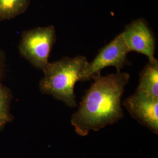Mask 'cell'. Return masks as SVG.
<instances>
[{
    "instance_id": "30bf717a",
    "label": "cell",
    "mask_w": 158,
    "mask_h": 158,
    "mask_svg": "<svg viewBox=\"0 0 158 158\" xmlns=\"http://www.w3.org/2000/svg\"><path fill=\"white\" fill-rule=\"evenodd\" d=\"M6 53L1 49H0V83L1 80L2 78L5 71L6 65Z\"/></svg>"
},
{
    "instance_id": "7a4b0ae2",
    "label": "cell",
    "mask_w": 158,
    "mask_h": 158,
    "mask_svg": "<svg viewBox=\"0 0 158 158\" xmlns=\"http://www.w3.org/2000/svg\"><path fill=\"white\" fill-rule=\"evenodd\" d=\"M89 62L86 57H64L50 63L43 71L44 77L40 82L42 94H49L63 102L67 106H77L74 89L80 81L81 73Z\"/></svg>"
},
{
    "instance_id": "8992f818",
    "label": "cell",
    "mask_w": 158,
    "mask_h": 158,
    "mask_svg": "<svg viewBox=\"0 0 158 158\" xmlns=\"http://www.w3.org/2000/svg\"><path fill=\"white\" fill-rule=\"evenodd\" d=\"M123 105L134 118L158 134V98L136 90L125 100Z\"/></svg>"
},
{
    "instance_id": "5b68a950",
    "label": "cell",
    "mask_w": 158,
    "mask_h": 158,
    "mask_svg": "<svg viewBox=\"0 0 158 158\" xmlns=\"http://www.w3.org/2000/svg\"><path fill=\"white\" fill-rule=\"evenodd\" d=\"M121 34L130 52L145 55L149 61L156 59L155 56L156 40L145 19L132 21L125 27Z\"/></svg>"
},
{
    "instance_id": "9c48e42d",
    "label": "cell",
    "mask_w": 158,
    "mask_h": 158,
    "mask_svg": "<svg viewBox=\"0 0 158 158\" xmlns=\"http://www.w3.org/2000/svg\"><path fill=\"white\" fill-rule=\"evenodd\" d=\"M12 99L10 89L0 83V130L13 119L10 110Z\"/></svg>"
},
{
    "instance_id": "277c9868",
    "label": "cell",
    "mask_w": 158,
    "mask_h": 158,
    "mask_svg": "<svg viewBox=\"0 0 158 158\" xmlns=\"http://www.w3.org/2000/svg\"><path fill=\"white\" fill-rule=\"evenodd\" d=\"M130 52L121 33L117 35L102 48L92 62L87 63L81 73L80 81L94 79L100 74L102 70L108 66H114L117 72L121 71L125 66L131 64L127 57Z\"/></svg>"
},
{
    "instance_id": "52a82bcc",
    "label": "cell",
    "mask_w": 158,
    "mask_h": 158,
    "mask_svg": "<svg viewBox=\"0 0 158 158\" xmlns=\"http://www.w3.org/2000/svg\"><path fill=\"white\" fill-rule=\"evenodd\" d=\"M139 91L155 98H158V60L149 61L139 74Z\"/></svg>"
},
{
    "instance_id": "ba28073f",
    "label": "cell",
    "mask_w": 158,
    "mask_h": 158,
    "mask_svg": "<svg viewBox=\"0 0 158 158\" xmlns=\"http://www.w3.org/2000/svg\"><path fill=\"white\" fill-rule=\"evenodd\" d=\"M30 0H0V22L10 20L24 13Z\"/></svg>"
},
{
    "instance_id": "3957f363",
    "label": "cell",
    "mask_w": 158,
    "mask_h": 158,
    "mask_svg": "<svg viewBox=\"0 0 158 158\" xmlns=\"http://www.w3.org/2000/svg\"><path fill=\"white\" fill-rule=\"evenodd\" d=\"M56 40L53 25L38 27L23 32L18 45L20 55L34 67L44 71Z\"/></svg>"
},
{
    "instance_id": "6da1fadb",
    "label": "cell",
    "mask_w": 158,
    "mask_h": 158,
    "mask_svg": "<svg viewBox=\"0 0 158 158\" xmlns=\"http://www.w3.org/2000/svg\"><path fill=\"white\" fill-rule=\"evenodd\" d=\"M130 79V74L121 71L96 76L71 118L77 134L87 135L90 131L101 130L123 117L121 98Z\"/></svg>"
}]
</instances>
